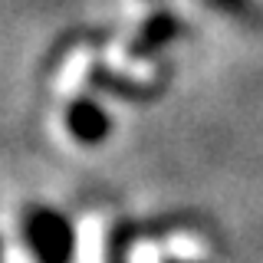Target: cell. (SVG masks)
Listing matches in <instances>:
<instances>
[{
  "label": "cell",
  "instance_id": "7a4b0ae2",
  "mask_svg": "<svg viewBox=\"0 0 263 263\" xmlns=\"http://www.w3.org/2000/svg\"><path fill=\"white\" fill-rule=\"evenodd\" d=\"M128 263H161V250L155 243L142 240V243H135L128 250Z\"/></svg>",
  "mask_w": 263,
  "mask_h": 263
},
{
  "label": "cell",
  "instance_id": "6da1fadb",
  "mask_svg": "<svg viewBox=\"0 0 263 263\" xmlns=\"http://www.w3.org/2000/svg\"><path fill=\"white\" fill-rule=\"evenodd\" d=\"M76 263H105V230L96 217L76 227Z\"/></svg>",
  "mask_w": 263,
  "mask_h": 263
},
{
  "label": "cell",
  "instance_id": "3957f363",
  "mask_svg": "<svg viewBox=\"0 0 263 263\" xmlns=\"http://www.w3.org/2000/svg\"><path fill=\"white\" fill-rule=\"evenodd\" d=\"M4 263H33V257L27 250H20V247H10V250L4 253Z\"/></svg>",
  "mask_w": 263,
  "mask_h": 263
}]
</instances>
